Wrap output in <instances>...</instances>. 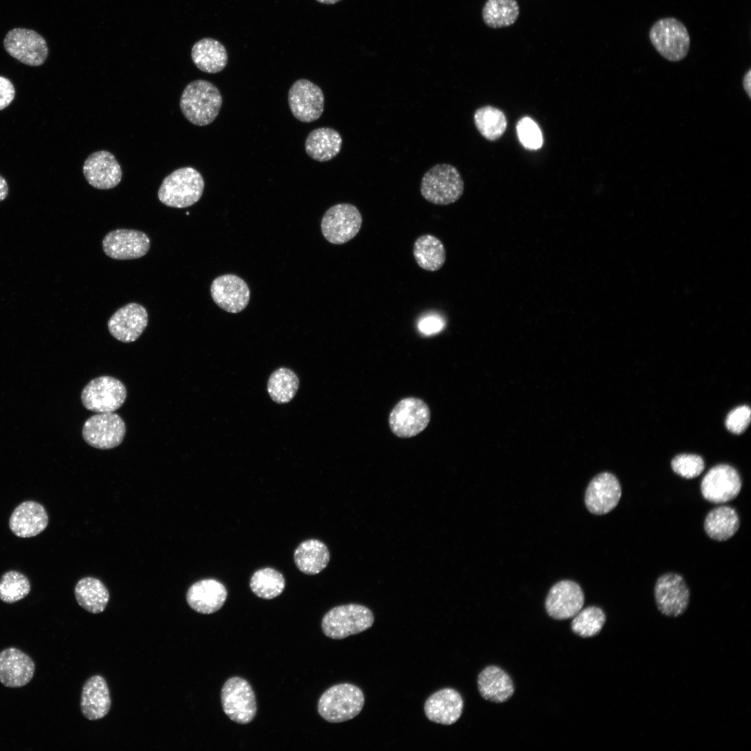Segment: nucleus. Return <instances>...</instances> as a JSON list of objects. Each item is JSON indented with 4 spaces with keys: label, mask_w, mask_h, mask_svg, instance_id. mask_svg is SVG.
<instances>
[{
    "label": "nucleus",
    "mask_w": 751,
    "mask_h": 751,
    "mask_svg": "<svg viewBox=\"0 0 751 751\" xmlns=\"http://www.w3.org/2000/svg\"><path fill=\"white\" fill-rule=\"evenodd\" d=\"M223 99L218 88L209 81L198 79L184 89L179 105L185 118L192 124L206 126L217 117Z\"/></svg>",
    "instance_id": "obj_1"
},
{
    "label": "nucleus",
    "mask_w": 751,
    "mask_h": 751,
    "mask_svg": "<svg viewBox=\"0 0 751 751\" xmlns=\"http://www.w3.org/2000/svg\"><path fill=\"white\" fill-rule=\"evenodd\" d=\"M204 187V179L197 170L181 168L165 177L158 191V197L168 207L185 208L200 199Z\"/></svg>",
    "instance_id": "obj_2"
},
{
    "label": "nucleus",
    "mask_w": 751,
    "mask_h": 751,
    "mask_svg": "<svg viewBox=\"0 0 751 751\" xmlns=\"http://www.w3.org/2000/svg\"><path fill=\"white\" fill-rule=\"evenodd\" d=\"M364 696L362 690L351 684L334 685L325 691L318 703L319 715L332 723L353 719L362 711Z\"/></svg>",
    "instance_id": "obj_3"
},
{
    "label": "nucleus",
    "mask_w": 751,
    "mask_h": 751,
    "mask_svg": "<svg viewBox=\"0 0 751 751\" xmlns=\"http://www.w3.org/2000/svg\"><path fill=\"white\" fill-rule=\"evenodd\" d=\"M420 191L429 202L446 205L460 198L464 191V182L455 167L445 163L437 164L423 176Z\"/></svg>",
    "instance_id": "obj_4"
},
{
    "label": "nucleus",
    "mask_w": 751,
    "mask_h": 751,
    "mask_svg": "<svg viewBox=\"0 0 751 751\" xmlns=\"http://www.w3.org/2000/svg\"><path fill=\"white\" fill-rule=\"evenodd\" d=\"M374 616L367 607L349 604L332 608L323 616L321 627L324 634L332 639H343L369 629Z\"/></svg>",
    "instance_id": "obj_5"
},
{
    "label": "nucleus",
    "mask_w": 751,
    "mask_h": 751,
    "mask_svg": "<svg viewBox=\"0 0 751 751\" xmlns=\"http://www.w3.org/2000/svg\"><path fill=\"white\" fill-rule=\"evenodd\" d=\"M649 38L656 51L669 61H680L689 51V33L686 26L675 17L657 20L650 28Z\"/></svg>",
    "instance_id": "obj_6"
},
{
    "label": "nucleus",
    "mask_w": 751,
    "mask_h": 751,
    "mask_svg": "<svg viewBox=\"0 0 751 751\" xmlns=\"http://www.w3.org/2000/svg\"><path fill=\"white\" fill-rule=\"evenodd\" d=\"M127 395L126 387L120 380L103 376L90 380L83 389L81 398L87 410L102 413L119 409Z\"/></svg>",
    "instance_id": "obj_7"
},
{
    "label": "nucleus",
    "mask_w": 751,
    "mask_h": 751,
    "mask_svg": "<svg viewBox=\"0 0 751 751\" xmlns=\"http://www.w3.org/2000/svg\"><path fill=\"white\" fill-rule=\"evenodd\" d=\"M430 411L421 399L408 397L401 399L391 410L389 426L397 437L410 438L422 432L428 425Z\"/></svg>",
    "instance_id": "obj_8"
},
{
    "label": "nucleus",
    "mask_w": 751,
    "mask_h": 751,
    "mask_svg": "<svg viewBox=\"0 0 751 751\" xmlns=\"http://www.w3.org/2000/svg\"><path fill=\"white\" fill-rule=\"evenodd\" d=\"M362 217L353 204L341 203L328 209L321 223L325 239L335 245L344 244L353 239L359 232Z\"/></svg>",
    "instance_id": "obj_9"
},
{
    "label": "nucleus",
    "mask_w": 751,
    "mask_h": 751,
    "mask_svg": "<svg viewBox=\"0 0 751 751\" xmlns=\"http://www.w3.org/2000/svg\"><path fill=\"white\" fill-rule=\"evenodd\" d=\"M221 703L227 716L239 724L250 723L257 713L255 693L250 684L239 677L227 679L223 685Z\"/></svg>",
    "instance_id": "obj_10"
},
{
    "label": "nucleus",
    "mask_w": 751,
    "mask_h": 751,
    "mask_svg": "<svg viewBox=\"0 0 751 751\" xmlns=\"http://www.w3.org/2000/svg\"><path fill=\"white\" fill-rule=\"evenodd\" d=\"M6 51L18 61L32 67L42 65L49 54L45 39L34 30L14 28L3 40Z\"/></svg>",
    "instance_id": "obj_11"
},
{
    "label": "nucleus",
    "mask_w": 751,
    "mask_h": 751,
    "mask_svg": "<svg viewBox=\"0 0 751 751\" xmlns=\"http://www.w3.org/2000/svg\"><path fill=\"white\" fill-rule=\"evenodd\" d=\"M126 434V425L114 412H102L89 417L83 426L82 435L90 446L111 449L119 446Z\"/></svg>",
    "instance_id": "obj_12"
},
{
    "label": "nucleus",
    "mask_w": 751,
    "mask_h": 751,
    "mask_svg": "<svg viewBox=\"0 0 751 751\" xmlns=\"http://www.w3.org/2000/svg\"><path fill=\"white\" fill-rule=\"evenodd\" d=\"M654 594L658 610L665 616L678 617L688 606L690 591L680 574L661 575L655 583Z\"/></svg>",
    "instance_id": "obj_13"
},
{
    "label": "nucleus",
    "mask_w": 751,
    "mask_h": 751,
    "mask_svg": "<svg viewBox=\"0 0 751 751\" xmlns=\"http://www.w3.org/2000/svg\"><path fill=\"white\" fill-rule=\"evenodd\" d=\"M742 486L738 471L725 464L712 467L705 474L700 489L703 497L713 503H722L735 499Z\"/></svg>",
    "instance_id": "obj_14"
},
{
    "label": "nucleus",
    "mask_w": 751,
    "mask_h": 751,
    "mask_svg": "<svg viewBox=\"0 0 751 751\" xmlns=\"http://www.w3.org/2000/svg\"><path fill=\"white\" fill-rule=\"evenodd\" d=\"M288 102L293 116L303 122L316 120L324 109L322 90L316 84L305 79L297 80L291 86Z\"/></svg>",
    "instance_id": "obj_15"
},
{
    "label": "nucleus",
    "mask_w": 751,
    "mask_h": 751,
    "mask_svg": "<svg viewBox=\"0 0 751 751\" xmlns=\"http://www.w3.org/2000/svg\"><path fill=\"white\" fill-rule=\"evenodd\" d=\"M150 247V240L143 232L118 229L108 232L102 241V248L109 257L134 259L145 256Z\"/></svg>",
    "instance_id": "obj_16"
},
{
    "label": "nucleus",
    "mask_w": 751,
    "mask_h": 751,
    "mask_svg": "<svg viewBox=\"0 0 751 751\" xmlns=\"http://www.w3.org/2000/svg\"><path fill=\"white\" fill-rule=\"evenodd\" d=\"M584 594L580 586L570 580L556 583L549 590L545 600L548 615L558 620L573 617L583 608Z\"/></svg>",
    "instance_id": "obj_17"
},
{
    "label": "nucleus",
    "mask_w": 751,
    "mask_h": 751,
    "mask_svg": "<svg viewBox=\"0 0 751 751\" xmlns=\"http://www.w3.org/2000/svg\"><path fill=\"white\" fill-rule=\"evenodd\" d=\"M622 488L612 474L603 472L594 477L585 493V503L592 514L601 515L613 510L621 498Z\"/></svg>",
    "instance_id": "obj_18"
},
{
    "label": "nucleus",
    "mask_w": 751,
    "mask_h": 751,
    "mask_svg": "<svg viewBox=\"0 0 751 751\" xmlns=\"http://www.w3.org/2000/svg\"><path fill=\"white\" fill-rule=\"evenodd\" d=\"M211 294L214 302L229 313L243 310L250 300V292L246 282L234 274L220 275L213 280Z\"/></svg>",
    "instance_id": "obj_19"
},
{
    "label": "nucleus",
    "mask_w": 751,
    "mask_h": 751,
    "mask_svg": "<svg viewBox=\"0 0 751 751\" xmlns=\"http://www.w3.org/2000/svg\"><path fill=\"white\" fill-rule=\"evenodd\" d=\"M148 323L145 308L136 302L118 309L109 318L108 328L111 334L120 341H135L145 330Z\"/></svg>",
    "instance_id": "obj_20"
},
{
    "label": "nucleus",
    "mask_w": 751,
    "mask_h": 751,
    "mask_svg": "<svg viewBox=\"0 0 751 751\" xmlns=\"http://www.w3.org/2000/svg\"><path fill=\"white\" fill-rule=\"evenodd\" d=\"M83 175L90 185L98 189H111L122 179V170L114 155L106 150L93 152L83 165Z\"/></svg>",
    "instance_id": "obj_21"
},
{
    "label": "nucleus",
    "mask_w": 751,
    "mask_h": 751,
    "mask_svg": "<svg viewBox=\"0 0 751 751\" xmlns=\"http://www.w3.org/2000/svg\"><path fill=\"white\" fill-rule=\"evenodd\" d=\"M34 672L33 661L22 650L8 647L0 652V682L5 686L22 687L31 681Z\"/></svg>",
    "instance_id": "obj_22"
},
{
    "label": "nucleus",
    "mask_w": 751,
    "mask_h": 751,
    "mask_svg": "<svg viewBox=\"0 0 751 751\" xmlns=\"http://www.w3.org/2000/svg\"><path fill=\"white\" fill-rule=\"evenodd\" d=\"M427 718L435 723L450 725L460 718L463 700L455 689L446 688L432 694L423 706Z\"/></svg>",
    "instance_id": "obj_23"
},
{
    "label": "nucleus",
    "mask_w": 751,
    "mask_h": 751,
    "mask_svg": "<svg viewBox=\"0 0 751 751\" xmlns=\"http://www.w3.org/2000/svg\"><path fill=\"white\" fill-rule=\"evenodd\" d=\"M227 597L225 586L220 581L207 579L192 584L186 592V601L195 611L211 614L220 610Z\"/></svg>",
    "instance_id": "obj_24"
},
{
    "label": "nucleus",
    "mask_w": 751,
    "mask_h": 751,
    "mask_svg": "<svg viewBox=\"0 0 751 751\" xmlns=\"http://www.w3.org/2000/svg\"><path fill=\"white\" fill-rule=\"evenodd\" d=\"M48 522V515L40 503L26 501L13 510L9 519V527L17 537L31 538L42 533Z\"/></svg>",
    "instance_id": "obj_25"
},
{
    "label": "nucleus",
    "mask_w": 751,
    "mask_h": 751,
    "mask_svg": "<svg viewBox=\"0 0 751 751\" xmlns=\"http://www.w3.org/2000/svg\"><path fill=\"white\" fill-rule=\"evenodd\" d=\"M82 714L90 720H97L106 716L111 708V697L105 679L99 675L88 679L85 683L81 697Z\"/></svg>",
    "instance_id": "obj_26"
},
{
    "label": "nucleus",
    "mask_w": 751,
    "mask_h": 751,
    "mask_svg": "<svg viewBox=\"0 0 751 751\" xmlns=\"http://www.w3.org/2000/svg\"><path fill=\"white\" fill-rule=\"evenodd\" d=\"M477 685L481 695L488 701L502 703L515 692L512 679L503 669L495 665L485 668L478 675Z\"/></svg>",
    "instance_id": "obj_27"
},
{
    "label": "nucleus",
    "mask_w": 751,
    "mask_h": 751,
    "mask_svg": "<svg viewBox=\"0 0 751 751\" xmlns=\"http://www.w3.org/2000/svg\"><path fill=\"white\" fill-rule=\"evenodd\" d=\"M193 63L201 71L214 74L227 65L228 55L225 46L218 40L207 38L196 42L191 49Z\"/></svg>",
    "instance_id": "obj_28"
},
{
    "label": "nucleus",
    "mask_w": 751,
    "mask_h": 751,
    "mask_svg": "<svg viewBox=\"0 0 751 751\" xmlns=\"http://www.w3.org/2000/svg\"><path fill=\"white\" fill-rule=\"evenodd\" d=\"M342 138L339 133L330 127H320L307 136L305 147L314 160L325 162L335 157L340 152Z\"/></svg>",
    "instance_id": "obj_29"
},
{
    "label": "nucleus",
    "mask_w": 751,
    "mask_h": 751,
    "mask_svg": "<svg viewBox=\"0 0 751 751\" xmlns=\"http://www.w3.org/2000/svg\"><path fill=\"white\" fill-rule=\"evenodd\" d=\"M330 552L327 546L316 539L301 542L294 551V561L298 570L306 574L321 572L328 565Z\"/></svg>",
    "instance_id": "obj_30"
},
{
    "label": "nucleus",
    "mask_w": 751,
    "mask_h": 751,
    "mask_svg": "<svg viewBox=\"0 0 751 751\" xmlns=\"http://www.w3.org/2000/svg\"><path fill=\"white\" fill-rule=\"evenodd\" d=\"M739 517L729 506H722L711 510L706 516L704 528L707 535L718 541L729 540L737 532Z\"/></svg>",
    "instance_id": "obj_31"
},
{
    "label": "nucleus",
    "mask_w": 751,
    "mask_h": 751,
    "mask_svg": "<svg viewBox=\"0 0 751 751\" xmlns=\"http://www.w3.org/2000/svg\"><path fill=\"white\" fill-rule=\"evenodd\" d=\"M77 603L91 613H102L109 600V592L98 579L87 576L80 579L74 588Z\"/></svg>",
    "instance_id": "obj_32"
},
{
    "label": "nucleus",
    "mask_w": 751,
    "mask_h": 751,
    "mask_svg": "<svg viewBox=\"0 0 751 751\" xmlns=\"http://www.w3.org/2000/svg\"><path fill=\"white\" fill-rule=\"evenodd\" d=\"M413 255L419 267L428 271L439 270L446 261L442 242L430 234L422 235L415 241Z\"/></svg>",
    "instance_id": "obj_33"
},
{
    "label": "nucleus",
    "mask_w": 751,
    "mask_h": 751,
    "mask_svg": "<svg viewBox=\"0 0 751 751\" xmlns=\"http://www.w3.org/2000/svg\"><path fill=\"white\" fill-rule=\"evenodd\" d=\"M299 383L298 377L293 371L281 367L270 376L267 384L268 393L274 402L285 404L294 398Z\"/></svg>",
    "instance_id": "obj_34"
},
{
    "label": "nucleus",
    "mask_w": 751,
    "mask_h": 751,
    "mask_svg": "<svg viewBox=\"0 0 751 751\" xmlns=\"http://www.w3.org/2000/svg\"><path fill=\"white\" fill-rule=\"evenodd\" d=\"M519 13V8L516 0H487L482 15L487 26L496 29L513 24Z\"/></svg>",
    "instance_id": "obj_35"
},
{
    "label": "nucleus",
    "mask_w": 751,
    "mask_h": 751,
    "mask_svg": "<svg viewBox=\"0 0 751 751\" xmlns=\"http://www.w3.org/2000/svg\"><path fill=\"white\" fill-rule=\"evenodd\" d=\"M250 587L257 597L272 599L279 596L285 588L283 575L271 567L258 570L252 576Z\"/></svg>",
    "instance_id": "obj_36"
},
{
    "label": "nucleus",
    "mask_w": 751,
    "mask_h": 751,
    "mask_svg": "<svg viewBox=\"0 0 751 751\" xmlns=\"http://www.w3.org/2000/svg\"><path fill=\"white\" fill-rule=\"evenodd\" d=\"M474 119L478 131L489 140L499 139L506 129L507 120L504 113L491 106L477 109Z\"/></svg>",
    "instance_id": "obj_37"
},
{
    "label": "nucleus",
    "mask_w": 751,
    "mask_h": 751,
    "mask_svg": "<svg viewBox=\"0 0 751 751\" xmlns=\"http://www.w3.org/2000/svg\"><path fill=\"white\" fill-rule=\"evenodd\" d=\"M573 617L571 629L575 634L582 638H590L599 634L606 622L604 612L595 606L581 609Z\"/></svg>",
    "instance_id": "obj_38"
},
{
    "label": "nucleus",
    "mask_w": 751,
    "mask_h": 751,
    "mask_svg": "<svg viewBox=\"0 0 751 751\" xmlns=\"http://www.w3.org/2000/svg\"><path fill=\"white\" fill-rule=\"evenodd\" d=\"M30 590L29 580L19 572H6L0 579V599L5 603L13 604L24 599Z\"/></svg>",
    "instance_id": "obj_39"
},
{
    "label": "nucleus",
    "mask_w": 751,
    "mask_h": 751,
    "mask_svg": "<svg viewBox=\"0 0 751 751\" xmlns=\"http://www.w3.org/2000/svg\"><path fill=\"white\" fill-rule=\"evenodd\" d=\"M672 470L685 478H694L700 476L704 469V462L697 455L683 453L675 456L672 462Z\"/></svg>",
    "instance_id": "obj_40"
},
{
    "label": "nucleus",
    "mask_w": 751,
    "mask_h": 751,
    "mask_svg": "<svg viewBox=\"0 0 751 751\" xmlns=\"http://www.w3.org/2000/svg\"><path fill=\"white\" fill-rule=\"evenodd\" d=\"M519 142L528 150H538L543 143L542 135L538 125L530 118L524 117L517 124Z\"/></svg>",
    "instance_id": "obj_41"
},
{
    "label": "nucleus",
    "mask_w": 751,
    "mask_h": 751,
    "mask_svg": "<svg viewBox=\"0 0 751 751\" xmlns=\"http://www.w3.org/2000/svg\"><path fill=\"white\" fill-rule=\"evenodd\" d=\"M751 410L747 405H742L732 410L727 416L725 426L732 433H743L750 423Z\"/></svg>",
    "instance_id": "obj_42"
},
{
    "label": "nucleus",
    "mask_w": 751,
    "mask_h": 751,
    "mask_svg": "<svg viewBox=\"0 0 751 751\" xmlns=\"http://www.w3.org/2000/svg\"><path fill=\"white\" fill-rule=\"evenodd\" d=\"M446 325L445 319L437 314H429L418 321L417 328L423 335L430 336L440 332Z\"/></svg>",
    "instance_id": "obj_43"
},
{
    "label": "nucleus",
    "mask_w": 751,
    "mask_h": 751,
    "mask_svg": "<svg viewBox=\"0 0 751 751\" xmlns=\"http://www.w3.org/2000/svg\"><path fill=\"white\" fill-rule=\"evenodd\" d=\"M15 96V88L11 81L0 76V111L8 107Z\"/></svg>",
    "instance_id": "obj_44"
},
{
    "label": "nucleus",
    "mask_w": 751,
    "mask_h": 751,
    "mask_svg": "<svg viewBox=\"0 0 751 751\" xmlns=\"http://www.w3.org/2000/svg\"><path fill=\"white\" fill-rule=\"evenodd\" d=\"M751 70L749 69L744 74L743 79V87L744 90L748 94V97L751 98Z\"/></svg>",
    "instance_id": "obj_45"
},
{
    "label": "nucleus",
    "mask_w": 751,
    "mask_h": 751,
    "mask_svg": "<svg viewBox=\"0 0 751 751\" xmlns=\"http://www.w3.org/2000/svg\"><path fill=\"white\" fill-rule=\"evenodd\" d=\"M9 192L8 185L3 177L0 175V202L5 200Z\"/></svg>",
    "instance_id": "obj_46"
},
{
    "label": "nucleus",
    "mask_w": 751,
    "mask_h": 751,
    "mask_svg": "<svg viewBox=\"0 0 751 751\" xmlns=\"http://www.w3.org/2000/svg\"><path fill=\"white\" fill-rule=\"evenodd\" d=\"M317 2L323 4H334L341 0H316Z\"/></svg>",
    "instance_id": "obj_47"
}]
</instances>
